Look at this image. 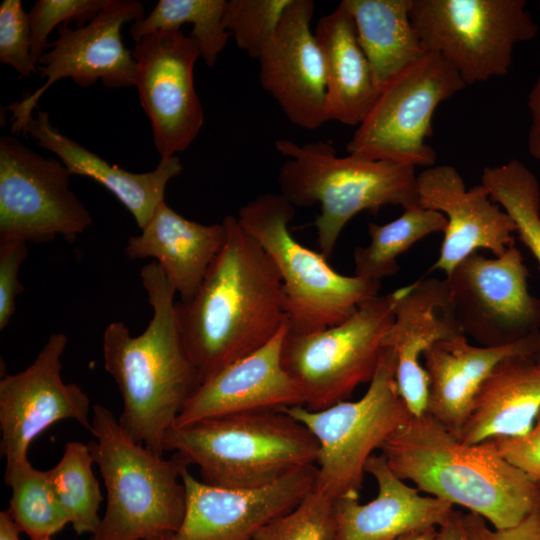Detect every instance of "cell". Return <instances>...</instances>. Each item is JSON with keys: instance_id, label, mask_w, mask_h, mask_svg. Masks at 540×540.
I'll return each mask as SVG.
<instances>
[{"instance_id": "cell-1", "label": "cell", "mask_w": 540, "mask_h": 540, "mask_svg": "<svg viewBox=\"0 0 540 540\" xmlns=\"http://www.w3.org/2000/svg\"><path fill=\"white\" fill-rule=\"evenodd\" d=\"M226 239L200 287L176 302L181 335L200 383L258 350L288 325L279 272L237 217L223 221Z\"/></svg>"}, {"instance_id": "cell-2", "label": "cell", "mask_w": 540, "mask_h": 540, "mask_svg": "<svg viewBox=\"0 0 540 540\" xmlns=\"http://www.w3.org/2000/svg\"><path fill=\"white\" fill-rule=\"evenodd\" d=\"M140 276L153 316L138 336L123 322L107 325L104 367L122 397L119 424L135 442L163 456L164 437L200 380L179 328L175 289L156 261Z\"/></svg>"}, {"instance_id": "cell-3", "label": "cell", "mask_w": 540, "mask_h": 540, "mask_svg": "<svg viewBox=\"0 0 540 540\" xmlns=\"http://www.w3.org/2000/svg\"><path fill=\"white\" fill-rule=\"evenodd\" d=\"M379 450L399 478L495 529L518 524L540 506V483L488 442L465 444L426 412L413 415Z\"/></svg>"}, {"instance_id": "cell-4", "label": "cell", "mask_w": 540, "mask_h": 540, "mask_svg": "<svg viewBox=\"0 0 540 540\" xmlns=\"http://www.w3.org/2000/svg\"><path fill=\"white\" fill-rule=\"evenodd\" d=\"M163 448L188 466L195 465L202 482L232 489L268 485L296 469L316 465L319 455L313 434L282 409L173 425Z\"/></svg>"}, {"instance_id": "cell-5", "label": "cell", "mask_w": 540, "mask_h": 540, "mask_svg": "<svg viewBox=\"0 0 540 540\" xmlns=\"http://www.w3.org/2000/svg\"><path fill=\"white\" fill-rule=\"evenodd\" d=\"M275 149L287 160L277 182L295 208L320 204L314 225L321 253L328 259L346 224L357 214L377 213L387 205L403 209L419 204L415 167L347 154L330 142L299 145L279 139Z\"/></svg>"}, {"instance_id": "cell-6", "label": "cell", "mask_w": 540, "mask_h": 540, "mask_svg": "<svg viewBox=\"0 0 540 540\" xmlns=\"http://www.w3.org/2000/svg\"><path fill=\"white\" fill-rule=\"evenodd\" d=\"M88 443L106 489V509L89 540H166L181 525L186 508L176 453L165 459L135 442L112 411L92 408Z\"/></svg>"}, {"instance_id": "cell-7", "label": "cell", "mask_w": 540, "mask_h": 540, "mask_svg": "<svg viewBox=\"0 0 540 540\" xmlns=\"http://www.w3.org/2000/svg\"><path fill=\"white\" fill-rule=\"evenodd\" d=\"M295 212L280 193H264L244 204L237 219L279 272L289 331L308 334L350 317L377 296L381 282L342 275L321 252L299 243L289 229Z\"/></svg>"}, {"instance_id": "cell-8", "label": "cell", "mask_w": 540, "mask_h": 540, "mask_svg": "<svg viewBox=\"0 0 540 540\" xmlns=\"http://www.w3.org/2000/svg\"><path fill=\"white\" fill-rule=\"evenodd\" d=\"M396 355L383 347L376 372L357 401H341L312 411L283 408L302 423L319 444L314 487L332 500L359 497L365 466L374 451L413 416L396 382Z\"/></svg>"}, {"instance_id": "cell-9", "label": "cell", "mask_w": 540, "mask_h": 540, "mask_svg": "<svg viewBox=\"0 0 540 540\" xmlns=\"http://www.w3.org/2000/svg\"><path fill=\"white\" fill-rule=\"evenodd\" d=\"M406 286L363 303L350 317L326 329L298 334L288 331L282 365L312 411L328 408L369 383L383 350L382 340L394 320V308Z\"/></svg>"}, {"instance_id": "cell-10", "label": "cell", "mask_w": 540, "mask_h": 540, "mask_svg": "<svg viewBox=\"0 0 540 540\" xmlns=\"http://www.w3.org/2000/svg\"><path fill=\"white\" fill-rule=\"evenodd\" d=\"M526 6L525 0H412L410 17L427 52L473 85L506 76L515 46L537 36Z\"/></svg>"}, {"instance_id": "cell-11", "label": "cell", "mask_w": 540, "mask_h": 540, "mask_svg": "<svg viewBox=\"0 0 540 540\" xmlns=\"http://www.w3.org/2000/svg\"><path fill=\"white\" fill-rule=\"evenodd\" d=\"M465 86L445 58L428 52L380 89L347 143V153L413 167L435 165L436 152L426 143L433 134L434 112Z\"/></svg>"}, {"instance_id": "cell-12", "label": "cell", "mask_w": 540, "mask_h": 540, "mask_svg": "<svg viewBox=\"0 0 540 540\" xmlns=\"http://www.w3.org/2000/svg\"><path fill=\"white\" fill-rule=\"evenodd\" d=\"M57 157H44L12 135L0 138V241L73 243L93 220Z\"/></svg>"}, {"instance_id": "cell-13", "label": "cell", "mask_w": 540, "mask_h": 540, "mask_svg": "<svg viewBox=\"0 0 540 540\" xmlns=\"http://www.w3.org/2000/svg\"><path fill=\"white\" fill-rule=\"evenodd\" d=\"M520 250L500 256L474 252L446 276L461 330L477 345L500 347L540 333V299L528 289Z\"/></svg>"}, {"instance_id": "cell-14", "label": "cell", "mask_w": 540, "mask_h": 540, "mask_svg": "<svg viewBox=\"0 0 540 540\" xmlns=\"http://www.w3.org/2000/svg\"><path fill=\"white\" fill-rule=\"evenodd\" d=\"M144 18V6L136 0H107L104 8L89 23L76 29L68 23L58 27V38L40 58L37 73L46 78L44 84L20 101L12 102L11 130L22 133L33 115L40 97L63 78L81 87H89L99 79L109 88L134 86L136 62L132 51L125 48L121 28L125 23Z\"/></svg>"}, {"instance_id": "cell-15", "label": "cell", "mask_w": 540, "mask_h": 540, "mask_svg": "<svg viewBox=\"0 0 540 540\" xmlns=\"http://www.w3.org/2000/svg\"><path fill=\"white\" fill-rule=\"evenodd\" d=\"M134 86L153 130L161 159L186 150L204 124L194 86L201 57L196 40L181 30L157 31L136 42Z\"/></svg>"}, {"instance_id": "cell-16", "label": "cell", "mask_w": 540, "mask_h": 540, "mask_svg": "<svg viewBox=\"0 0 540 540\" xmlns=\"http://www.w3.org/2000/svg\"><path fill=\"white\" fill-rule=\"evenodd\" d=\"M63 333H53L24 370L0 381V452L6 463L28 459L30 444L48 427L71 419L91 432L90 399L62 379Z\"/></svg>"}, {"instance_id": "cell-17", "label": "cell", "mask_w": 540, "mask_h": 540, "mask_svg": "<svg viewBox=\"0 0 540 540\" xmlns=\"http://www.w3.org/2000/svg\"><path fill=\"white\" fill-rule=\"evenodd\" d=\"M316 465L296 469L268 485L221 488L182 470L186 508L180 527L166 540H255L267 524L294 509L313 489Z\"/></svg>"}, {"instance_id": "cell-18", "label": "cell", "mask_w": 540, "mask_h": 540, "mask_svg": "<svg viewBox=\"0 0 540 540\" xmlns=\"http://www.w3.org/2000/svg\"><path fill=\"white\" fill-rule=\"evenodd\" d=\"M315 4L291 0L259 58V81L288 120L315 130L328 122L326 68L311 30Z\"/></svg>"}, {"instance_id": "cell-19", "label": "cell", "mask_w": 540, "mask_h": 540, "mask_svg": "<svg viewBox=\"0 0 540 540\" xmlns=\"http://www.w3.org/2000/svg\"><path fill=\"white\" fill-rule=\"evenodd\" d=\"M419 204L441 212L447 220L440 254L432 269L446 276L479 249L495 256L514 245L516 226L482 185L467 189L458 170L433 165L417 175Z\"/></svg>"}, {"instance_id": "cell-20", "label": "cell", "mask_w": 540, "mask_h": 540, "mask_svg": "<svg viewBox=\"0 0 540 540\" xmlns=\"http://www.w3.org/2000/svg\"><path fill=\"white\" fill-rule=\"evenodd\" d=\"M286 325L267 344L215 372L199 384L175 426L204 419L302 405L304 395L282 365Z\"/></svg>"}, {"instance_id": "cell-21", "label": "cell", "mask_w": 540, "mask_h": 540, "mask_svg": "<svg viewBox=\"0 0 540 540\" xmlns=\"http://www.w3.org/2000/svg\"><path fill=\"white\" fill-rule=\"evenodd\" d=\"M462 335L446 278H421L406 286L382 344L396 355L398 390L412 415L425 413L427 406L428 377L420 357L435 343Z\"/></svg>"}, {"instance_id": "cell-22", "label": "cell", "mask_w": 540, "mask_h": 540, "mask_svg": "<svg viewBox=\"0 0 540 540\" xmlns=\"http://www.w3.org/2000/svg\"><path fill=\"white\" fill-rule=\"evenodd\" d=\"M365 472L376 480L377 496L365 504L359 497L333 500V540H393L439 528L454 511L451 504L408 486L381 453L368 459Z\"/></svg>"}, {"instance_id": "cell-23", "label": "cell", "mask_w": 540, "mask_h": 540, "mask_svg": "<svg viewBox=\"0 0 540 540\" xmlns=\"http://www.w3.org/2000/svg\"><path fill=\"white\" fill-rule=\"evenodd\" d=\"M538 349L540 333L500 347L471 344L465 335L435 343L423 354L428 377L426 413L457 435L496 365L511 355Z\"/></svg>"}, {"instance_id": "cell-24", "label": "cell", "mask_w": 540, "mask_h": 540, "mask_svg": "<svg viewBox=\"0 0 540 540\" xmlns=\"http://www.w3.org/2000/svg\"><path fill=\"white\" fill-rule=\"evenodd\" d=\"M22 134L31 136L39 146L56 155L70 175L91 178L109 190L128 209L140 229L165 201L168 182L183 170L177 156L161 159L154 170L145 173H133L110 164L61 133L42 110L29 118Z\"/></svg>"}, {"instance_id": "cell-25", "label": "cell", "mask_w": 540, "mask_h": 540, "mask_svg": "<svg viewBox=\"0 0 540 540\" xmlns=\"http://www.w3.org/2000/svg\"><path fill=\"white\" fill-rule=\"evenodd\" d=\"M226 239L223 222L204 225L178 214L165 201L159 204L141 233L125 247L130 259L152 257L180 295L190 301Z\"/></svg>"}, {"instance_id": "cell-26", "label": "cell", "mask_w": 540, "mask_h": 540, "mask_svg": "<svg viewBox=\"0 0 540 540\" xmlns=\"http://www.w3.org/2000/svg\"><path fill=\"white\" fill-rule=\"evenodd\" d=\"M540 412V349L500 361L456 435L465 444L527 433Z\"/></svg>"}, {"instance_id": "cell-27", "label": "cell", "mask_w": 540, "mask_h": 540, "mask_svg": "<svg viewBox=\"0 0 540 540\" xmlns=\"http://www.w3.org/2000/svg\"><path fill=\"white\" fill-rule=\"evenodd\" d=\"M314 34L326 68L328 121L358 126L380 89L359 45L353 18L342 2L318 20Z\"/></svg>"}, {"instance_id": "cell-28", "label": "cell", "mask_w": 540, "mask_h": 540, "mask_svg": "<svg viewBox=\"0 0 540 540\" xmlns=\"http://www.w3.org/2000/svg\"><path fill=\"white\" fill-rule=\"evenodd\" d=\"M379 89L428 52L414 28L412 0H342Z\"/></svg>"}, {"instance_id": "cell-29", "label": "cell", "mask_w": 540, "mask_h": 540, "mask_svg": "<svg viewBox=\"0 0 540 540\" xmlns=\"http://www.w3.org/2000/svg\"><path fill=\"white\" fill-rule=\"evenodd\" d=\"M446 217L439 211L420 204L404 209L402 215L389 223L368 224L370 243L353 252L355 276L381 282L399 270L397 258L426 236L444 232Z\"/></svg>"}, {"instance_id": "cell-30", "label": "cell", "mask_w": 540, "mask_h": 540, "mask_svg": "<svg viewBox=\"0 0 540 540\" xmlns=\"http://www.w3.org/2000/svg\"><path fill=\"white\" fill-rule=\"evenodd\" d=\"M93 464L88 444L69 441L59 462L47 470L52 491L77 535H93L101 522L103 496Z\"/></svg>"}, {"instance_id": "cell-31", "label": "cell", "mask_w": 540, "mask_h": 540, "mask_svg": "<svg viewBox=\"0 0 540 540\" xmlns=\"http://www.w3.org/2000/svg\"><path fill=\"white\" fill-rule=\"evenodd\" d=\"M225 4V0H159L148 16L132 24L131 38L136 43L157 31L180 30L191 23L190 36L206 65L213 67L231 36L223 24Z\"/></svg>"}, {"instance_id": "cell-32", "label": "cell", "mask_w": 540, "mask_h": 540, "mask_svg": "<svg viewBox=\"0 0 540 540\" xmlns=\"http://www.w3.org/2000/svg\"><path fill=\"white\" fill-rule=\"evenodd\" d=\"M4 479L11 489L9 513L31 540L51 538L69 523L49 483L47 471L29 459L6 463Z\"/></svg>"}, {"instance_id": "cell-33", "label": "cell", "mask_w": 540, "mask_h": 540, "mask_svg": "<svg viewBox=\"0 0 540 540\" xmlns=\"http://www.w3.org/2000/svg\"><path fill=\"white\" fill-rule=\"evenodd\" d=\"M481 184L491 199L513 220L516 233L540 269V185L535 174L519 160L485 167Z\"/></svg>"}, {"instance_id": "cell-34", "label": "cell", "mask_w": 540, "mask_h": 540, "mask_svg": "<svg viewBox=\"0 0 540 540\" xmlns=\"http://www.w3.org/2000/svg\"><path fill=\"white\" fill-rule=\"evenodd\" d=\"M291 0L226 1L223 24L237 46L258 59L274 35Z\"/></svg>"}, {"instance_id": "cell-35", "label": "cell", "mask_w": 540, "mask_h": 540, "mask_svg": "<svg viewBox=\"0 0 540 540\" xmlns=\"http://www.w3.org/2000/svg\"><path fill=\"white\" fill-rule=\"evenodd\" d=\"M333 500L313 489L288 513L263 527L255 540H333Z\"/></svg>"}, {"instance_id": "cell-36", "label": "cell", "mask_w": 540, "mask_h": 540, "mask_svg": "<svg viewBox=\"0 0 540 540\" xmlns=\"http://www.w3.org/2000/svg\"><path fill=\"white\" fill-rule=\"evenodd\" d=\"M107 0H37L29 15L31 26V55L38 66L45 50L50 47L52 30L71 21L82 27L92 21L104 8Z\"/></svg>"}, {"instance_id": "cell-37", "label": "cell", "mask_w": 540, "mask_h": 540, "mask_svg": "<svg viewBox=\"0 0 540 540\" xmlns=\"http://www.w3.org/2000/svg\"><path fill=\"white\" fill-rule=\"evenodd\" d=\"M0 62L22 77L37 73L31 55L29 15L21 0H4L0 5Z\"/></svg>"}, {"instance_id": "cell-38", "label": "cell", "mask_w": 540, "mask_h": 540, "mask_svg": "<svg viewBox=\"0 0 540 540\" xmlns=\"http://www.w3.org/2000/svg\"><path fill=\"white\" fill-rule=\"evenodd\" d=\"M27 256L26 242L0 241V330L9 324L15 311L16 297L23 292L18 275Z\"/></svg>"}, {"instance_id": "cell-39", "label": "cell", "mask_w": 540, "mask_h": 540, "mask_svg": "<svg viewBox=\"0 0 540 540\" xmlns=\"http://www.w3.org/2000/svg\"><path fill=\"white\" fill-rule=\"evenodd\" d=\"M486 442L508 462L540 483V412L524 435L492 438Z\"/></svg>"}, {"instance_id": "cell-40", "label": "cell", "mask_w": 540, "mask_h": 540, "mask_svg": "<svg viewBox=\"0 0 540 540\" xmlns=\"http://www.w3.org/2000/svg\"><path fill=\"white\" fill-rule=\"evenodd\" d=\"M462 522L470 540H540V506L518 524L495 529L474 513L462 514Z\"/></svg>"}, {"instance_id": "cell-41", "label": "cell", "mask_w": 540, "mask_h": 540, "mask_svg": "<svg viewBox=\"0 0 540 540\" xmlns=\"http://www.w3.org/2000/svg\"><path fill=\"white\" fill-rule=\"evenodd\" d=\"M527 106L532 120L527 139L528 152L540 160V74L529 91Z\"/></svg>"}, {"instance_id": "cell-42", "label": "cell", "mask_w": 540, "mask_h": 540, "mask_svg": "<svg viewBox=\"0 0 540 540\" xmlns=\"http://www.w3.org/2000/svg\"><path fill=\"white\" fill-rule=\"evenodd\" d=\"M462 514L454 510L449 519L437 529L435 540H470L462 522Z\"/></svg>"}, {"instance_id": "cell-43", "label": "cell", "mask_w": 540, "mask_h": 540, "mask_svg": "<svg viewBox=\"0 0 540 540\" xmlns=\"http://www.w3.org/2000/svg\"><path fill=\"white\" fill-rule=\"evenodd\" d=\"M19 528L8 510L0 512V540H20Z\"/></svg>"}, {"instance_id": "cell-44", "label": "cell", "mask_w": 540, "mask_h": 540, "mask_svg": "<svg viewBox=\"0 0 540 540\" xmlns=\"http://www.w3.org/2000/svg\"><path fill=\"white\" fill-rule=\"evenodd\" d=\"M438 528H432L408 535L401 536L393 540H435Z\"/></svg>"}, {"instance_id": "cell-45", "label": "cell", "mask_w": 540, "mask_h": 540, "mask_svg": "<svg viewBox=\"0 0 540 540\" xmlns=\"http://www.w3.org/2000/svg\"><path fill=\"white\" fill-rule=\"evenodd\" d=\"M538 8H539V13H540V1H539V3H538Z\"/></svg>"}, {"instance_id": "cell-46", "label": "cell", "mask_w": 540, "mask_h": 540, "mask_svg": "<svg viewBox=\"0 0 540 540\" xmlns=\"http://www.w3.org/2000/svg\"><path fill=\"white\" fill-rule=\"evenodd\" d=\"M41 540H51V538H45V539H41Z\"/></svg>"}]
</instances>
